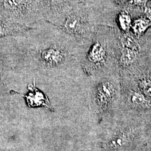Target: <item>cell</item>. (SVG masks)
<instances>
[{
  "instance_id": "30bf717a",
  "label": "cell",
  "mask_w": 151,
  "mask_h": 151,
  "mask_svg": "<svg viewBox=\"0 0 151 151\" xmlns=\"http://www.w3.org/2000/svg\"><path fill=\"white\" fill-rule=\"evenodd\" d=\"M125 141L126 139L124 136H118L117 137L114 138L113 140L110 142L109 145L111 147L117 148L123 145L125 143Z\"/></svg>"
},
{
  "instance_id": "ba28073f",
  "label": "cell",
  "mask_w": 151,
  "mask_h": 151,
  "mask_svg": "<svg viewBox=\"0 0 151 151\" xmlns=\"http://www.w3.org/2000/svg\"><path fill=\"white\" fill-rule=\"evenodd\" d=\"M150 25L149 22L144 20H139L135 22L134 29L135 32L137 33H142L143 32L148 26Z\"/></svg>"
},
{
  "instance_id": "6da1fadb",
  "label": "cell",
  "mask_w": 151,
  "mask_h": 151,
  "mask_svg": "<svg viewBox=\"0 0 151 151\" xmlns=\"http://www.w3.org/2000/svg\"><path fill=\"white\" fill-rule=\"evenodd\" d=\"M113 87L109 82L103 83L99 87L97 92V98L101 104H107L110 101L113 94Z\"/></svg>"
},
{
  "instance_id": "8992f818",
  "label": "cell",
  "mask_w": 151,
  "mask_h": 151,
  "mask_svg": "<svg viewBox=\"0 0 151 151\" xmlns=\"http://www.w3.org/2000/svg\"><path fill=\"white\" fill-rule=\"evenodd\" d=\"M136 58V52L128 48H124L122 52L121 61L126 65L132 63Z\"/></svg>"
},
{
  "instance_id": "277c9868",
  "label": "cell",
  "mask_w": 151,
  "mask_h": 151,
  "mask_svg": "<svg viewBox=\"0 0 151 151\" xmlns=\"http://www.w3.org/2000/svg\"><path fill=\"white\" fill-rule=\"evenodd\" d=\"M131 100L133 103L142 107H148L151 106V103L147 101L145 97L138 92H133L131 95Z\"/></svg>"
},
{
  "instance_id": "5b68a950",
  "label": "cell",
  "mask_w": 151,
  "mask_h": 151,
  "mask_svg": "<svg viewBox=\"0 0 151 151\" xmlns=\"http://www.w3.org/2000/svg\"><path fill=\"white\" fill-rule=\"evenodd\" d=\"M65 27L70 32H77L80 27V22L76 16H70L65 22Z\"/></svg>"
},
{
  "instance_id": "8fae6325",
  "label": "cell",
  "mask_w": 151,
  "mask_h": 151,
  "mask_svg": "<svg viewBox=\"0 0 151 151\" xmlns=\"http://www.w3.org/2000/svg\"><path fill=\"white\" fill-rule=\"evenodd\" d=\"M140 88L147 95H151V80H145L140 83Z\"/></svg>"
},
{
  "instance_id": "52a82bcc",
  "label": "cell",
  "mask_w": 151,
  "mask_h": 151,
  "mask_svg": "<svg viewBox=\"0 0 151 151\" xmlns=\"http://www.w3.org/2000/svg\"><path fill=\"white\" fill-rule=\"evenodd\" d=\"M122 42L124 45V48L130 49L135 52H138L139 49L138 43L135 40L129 36H125L122 39Z\"/></svg>"
},
{
  "instance_id": "9c48e42d",
  "label": "cell",
  "mask_w": 151,
  "mask_h": 151,
  "mask_svg": "<svg viewBox=\"0 0 151 151\" xmlns=\"http://www.w3.org/2000/svg\"><path fill=\"white\" fill-rule=\"evenodd\" d=\"M24 0H4V6L8 9H15L22 4Z\"/></svg>"
},
{
  "instance_id": "3957f363",
  "label": "cell",
  "mask_w": 151,
  "mask_h": 151,
  "mask_svg": "<svg viewBox=\"0 0 151 151\" xmlns=\"http://www.w3.org/2000/svg\"><path fill=\"white\" fill-rule=\"evenodd\" d=\"M104 54V52L102 47L100 44H96L93 47L89 55V58L92 62H97L103 60Z\"/></svg>"
},
{
  "instance_id": "7a4b0ae2",
  "label": "cell",
  "mask_w": 151,
  "mask_h": 151,
  "mask_svg": "<svg viewBox=\"0 0 151 151\" xmlns=\"http://www.w3.org/2000/svg\"><path fill=\"white\" fill-rule=\"evenodd\" d=\"M42 57L47 62L52 65L59 63L63 58L62 54L60 51L53 49L43 52L42 53Z\"/></svg>"
},
{
  "instance_id": "5bb4252c",
  "label": "cell",
  "mask_w": 151,
  "mask_h": 151,
  "mask_svg": "<svg viewBox=\"0 0 151 151\" xmlns=\"http://www.w3.org/2000/svg\"><path fill=\"white\" fill-rule=\"evenodd\" d=\"M147 14L148 16L151 17V8H149L147 11Z\"/></svg>"
},
{
  "instance_id": "4fadbf2b",
  "label": "cell",
  "mask_w": 151,
  "mask_h": 151,
  "mask_svg": "<svg viewBox=\"0 0 151 151\" xmlns=\"http://www.w3.org/2000/svg\"><path fill=\"white\" fill-rule=\"evenodd\" d=\"M147 0H130V3L134 5L144 6Z\"/></svg>"
},
{
  "instance_id": "7c38bea8",
  "label": "cell",
  "mask_w": 151,
  "mask_h": 151,
  "mask_svg": "<svg viewBox=\"0 0 151 151\" xmlns=\"http://www.w3.org/2000/svg\"><path fill=\"white\" fill-rule=\"evenodd\" d=\"M119 21L120 22L121 27L123 29H127L129 27L130 24V20L129 16L126 14H122L119 17Z\"/></svg>"
}]
</instances>
